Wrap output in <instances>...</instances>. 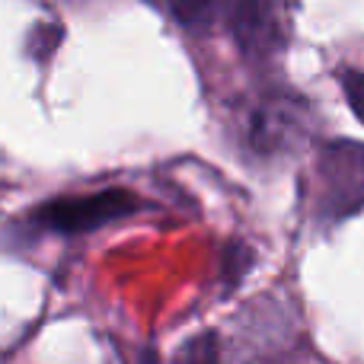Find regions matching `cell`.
<instances>
[{
  "instance_id": "3",
  "label": "cell",
  "mask_w": 364,
  "mask_h": 364,
  "mask_svg": "<svg viewBox=\"0 0 364 364\" xmlns=\"http://www.w3.org/2000/svg\"><path fill=\"white\" fill-rule=\"evenodd\" d=\"M220 23L250 58H269L288 42L284 0H224Z\"/></svg>"
},
{
  "instance_id": "7",
  "label": "cell",
  "mask_w": 364,
  "mask_h": 364,
  "mask_svg": "<svg viewBox=\"0 0 364 364\" xmlns=\"http://www.w3.org/2000/svg\"><path fill=\"white\" fill-rule=\"evenodd\" d=\"M342 93H346L355 119L364 122V70H346L342 74Z\"/></svg>"
},
{
  "instance_id": "1",
  "label": "cell",
  "mask_w": 364,
  "mask_h": 364,
  "mask_svg": "<svg viewBox=\"0 0 364 364\" xmlns=\"http://www.w3.org/2000/svg\"><path fill=\"white\" fill-rule=\"evenodd\" d=\"M141 208V198L125 188H106L93 195H70L55 198L36 211V220L58 233H87L102 224H112L119 218H128Z\"/></svg>"
},
{
  "instance_id": "8",
  "label": "cell",
  "mask_w": 364,
  "mask_h": 364,
  "mask_svg": "<svg viewBox=\"0 0 364 364\" xmlns=\"http://www.w3.org/2000/svg\"><path fill=\"white\" fill-rule=\"evenodd\" d=\"M138 364H157V358H154V352H144L141 355V361Z\"/></svg>"
},
{
  "instance_id": "5",
  "label": "cell",
  "mask_w": 364,
  "mask_h": 364,
  "mask_svg": "<svg viewBox=\"0 0 364 364\" xmlns=\"http://www.w3.org/2000/svg\"><path fill=\"white\" fill-rule=\"evenodd\" d=\"M166 4L173 16L195 32L211 29L214 23H220V13H224V0H166Z\"/></svg>"
},
{
  "instance_id": "6",
  "label": "cell",
  "mask_w": 364,
  "mask_h": 364,
  "mask_svg": "<svg viewBox=\"0 0 364 364\" xmlns=\"http://www.w3.org/2000/svg\"><path fill=\"white\" fill-rule=\"evenodd\" d=\"M179 364H220L218 361V342L211 333H201L179 352Z\"/></svg>"
},
{
  "instance_id": "4",
  "label": "cell",
  "mask_w": 364,
  "mask_h": 364,
  "mask_svg": "<svg viewBox=\"0 0 364 364\" xmlns=\"http://www.w3.org/2000/svg\"><path fill=\"white\" fill-rule=\"evenodd\" d=\"M307 134V106L284 96H269L259 100L246 122V138H250L252 151L272 157V154H284L297 147Z\"/></svg>"
},
{
  "instance_id": "2",
  "label": "cell",
  "mask_w": 364,
  "mask_h": 364,
  "mask_svg": "<svg viewBox=\"0 0 364 364\" xmlns=\"http://www.w3.org/2000/svg\"><path fill=\"white\" fill-rule=\"evenodd\" d=\"M364 208V144L339 141L320 154V211L339 220Z\"/></svg>"
}]
</instances>
